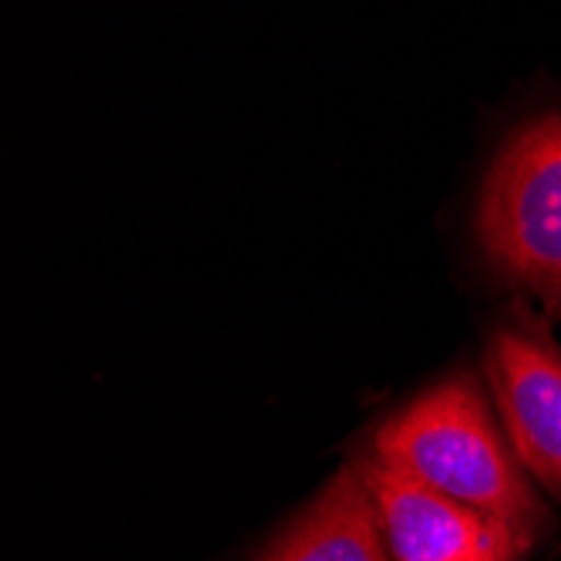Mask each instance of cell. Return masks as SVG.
I'll use <instances>...</instances> for the list:
<instances>
[{
	"label": "cell",
	"instance_id": "cell-1",
	"mask_svg": "<svg viewBox=\"0 0 561 561\" xmlns=\"http://www.w3.org/2000/svg\"><path fill=\"white\" fill-rule=\"evenodd\" d=\"M374 457L535 538L548 525L541 497L471 374H450L403 403L374 431Z\"/></svg>",
	"mask_w": 561,
	"mask_h": 561
},
{
	"label": "cell",
	"instance_id": "cell-2",
	"mask_svg": "<svg viewBox=\"0 0 561 561\" xmlns=\"http://www.w3.org/2000/svg\"><path fill=\"white\" fill-rule=\"evenodd\" d=\"M488 266L561 313V115L522 125L494 156L478 206Z\"/></svg>",
	"mask_w": 561,
	"mask_h": 561
},
{
	"label": "cell",
	"instance_id": "cell-3",
	"mask_svg": "<svg viewBox=\"0 0 561 561\" xmlns=\"http://www.w3.org/2000/svg\"><path fill=\"white\" fill-rule=\"evenodd\" d=\"M484 374L518 465L561 501V346L525 302L491 327Z\"/></svg>",
	"mask_w": 561,
	"mask_h": 561
},
{
	"label": "cell",
	"instance_id": "cell-4",
	"mask_svg": "<svg viewBox=\"0 0 561 561\" xmlns=\"http://www.w3.org/2000/svg\"><path fill=\"white\" fill-rule=\"evenodd\" d=\"M393 561H525L535 535L454 501L370 454L360 461Z\"/></svg>",
	"mask_w": 561,
	"mask_h": 561
},
{
	"label": "cell",
	"instance_id": "cell-5",
	"mask_svg": "<svg viewBox=\"0 0 561 561\" xmlns=\"http://www.w3.org/2000/svg\"><path fill=\"white\" fill-rule=\"evenodd\" d=\"M374 491L360 461L343 465L302 515L256 561H390Z\"/></svg>",
	"mask_w": 561,
	"mask_h": 561
}]
</instances>
